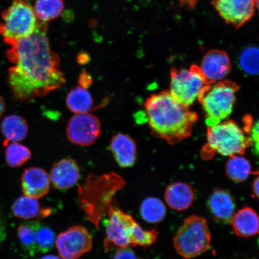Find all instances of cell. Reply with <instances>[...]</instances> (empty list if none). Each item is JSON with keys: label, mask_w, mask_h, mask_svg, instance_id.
<instances>
[{"label": "cell", "mask_w": 259, "mask_h": 259, "mask_svg": "<svg viewBox=\"0 0 259 259\" xmlns=\"http://www.w3.org/2000/svg\"><path fill=\"white\" fill-rule=\"evenodd\" d=\"M47 30V23L40 21L34 33L11 45L8 52L14 64L9 71L8 82L16 100L30 102L66 83L60 58L52 50Z\"/></svg>", "instance_id": "obj_1"}, {"label": "cell", "mask_w": 259, "mask_h": 259, "mask_svg": "<svg viewBox=\"0 0 259 259\" xmlns=\"http://www.w3.org/2000/svg\"><path fill=\"white\" fill-rule=\"evenodd\" d=\"M144 108L152 133L171 145L189 138L198 118L195 112L177 101L169 91L149 97Z\"/></svg>", "instance_id": "obj_2"}, {"label": "cell", "mask_w": 259, "mask_h": 259, "mask_svg": "<svg viewBox=\"0 0 259 259\" xmlns=\"http://www.w3.org/2000/svg\"><path fill=\"white\" fill-rule=\"evenodd\" d=\"M124 186V180L112 172L102 176L91 175L85 183L79 188V205L87 218L97 228L114 204L113 197Z\"/></svg>", "instance_id": "obj_3"}, {"label": "cell", "mask_w": 259, "mask_h": 259, "mask_svg": "<svg viewBox=\"0 0 259 259\" xmlns=\"http://www.w3.org/2000/svg\"><path fill=\"white\" fill-rule=\"evenodd\" d=\"M206 138V144L201 152L202 157L206 160L210 159L215 154L230 157L241 155L251 145L244 130L232 120L208 126Z\"/></svg>", "instance_id": "obj_4"}, {"label": "cell", "mask_w": 259, "mask_h": 259, "mask_svg": "<svg viewBox=\"0 0 259 259\" xmlns=\"http://www.w3.org/2000/svg\"><path fill=\"white\" fill-rule=\"evenodd\" d=\"M106 220V236L104 247L106 251L112 248H124L129 245H141L147 238V231L135 221L131 215L113 204Z\"/></svg>", "instance_id": "obj_5"}, {"label": "cell", "mask_w": 259, "mask_h": 259, "mask_svg": "<svg viewBox=\"0 0 259 259\" xmlns=\"http://www.w3.org/2000/svg\"><path fill=\"white\" fill-rule=\"evenodd\" d=\"M239 87L230 80H223L206 87L198 97L206 116V122L212 126L225 121L231 115Z\"/></svg>", "instance_id": "obj_6"}, {"label": "cell", "mask_w": 259, "mask_h": 259, "mask_svg": "<svg viewBox=\"0 0 259 259\" xmlns=\"http://www.w3.org/2000/svg\"><path fill=\"white\" fill-rule=\"evenodd\" d=\"M2 17L0 35L10 45L34 33L40 22L33 8L24 0H14L11 6L3 12Z\"/></svg>", "instance_id": "obj_7"}, {"label": "cell", "mask_w": 259, "mask_h": 259, "mask_svg": "<svg viewBox=\"0 0 259 259\" xmlns=\"http://www.w3.org/2000/svg\"><path fill=\"white\" fill-rule=\"evenodd\" d=\"M211 242L208 222L202 217L191 215L184 220L174 238V247L185 258H194L209 250Z\"/></svg>", "instance_id": "obj_8"}, {"label": "cell", "mask_w": 259, "mask_h": 259, "mask_svg": "<svg viewBox=\"0 0 259 259\" xmlns=\"http://www.w3.org/2000/svg\"><path fill=\"white\" fill-rule=\"evenodd\" d=\"M208 85L200 67L195 64L189 69H171L169 92L184 106L192 105Z\"/></svg>", "instance_id": "obj_9"}, {"label": "cell", "mask_w": 259, "mask_h": 259, "mask_svg": "<svg viewBox=\"0 0 259 259\" xmlns=\"http://www.w3.org/2000/svg\"><path fill=\"white\" fill-rule=\"evenodd\" d=\"M56 244L61 258L78 259L92 250L93 238L85 228L75 226L61 233Z\"/></svg>", "instance_id": "obj_10"}, {"label": "cell", "mask_w": 259, "mask_h": 259, "mask_svg": "<svg viewBox=\"0 0 259 259\" xmlns=\"http://www.w3.org/2000/svg\"><path fill=\"white\" fill-rule=\"evenodd\" d=\"M211 3L227 24L238 29L253 17L258 0H211Z\"/></svg>", "instance_id": "obj_11"}, {"label": "cell", "mask_w": 259, "mask_h": 259, "mask_svg": "<svg viewBox=\"0 0 259 259\" xmlns=\"http://www.w3.org/2000/svg\"><path fill=\"white\" fill-rule=\"evenodd\" d=\"M101 132V123L90 113L75 114L68 122L67 137L72 143L87 147L95 143Z\"/></svg>", "instance_id": "obj_12"}, {"label": "cell", "mask_w": 259, "mask_h": 259, "mask_svg": "<svg viewBox=\"0 0 259 259\" xmlns=\"http://www.w3.org/2000/svg\"><path fill=\"white\" fill-rule=\"evenodd\" d=\"M199 67L207 82L210 85L224 80L231 72L232 64L225 51L212 50L207 52L203 56Z\"/></svg>", "instance_id": "obj_13"}, {"label": "cell", "mask_w": 259, "mask_h": 259, "mask_svg": "<svg viewBox=\"0 0 259 259\" xmlns=\"http://www.w3.org/2000/svg\"><path fill=\"white\" fill-rule=\"evenodd\" d=\"M50 186V176L40 167L28 168L22 174V190L26 196L35 199L42 198L48 193Z\"/></svg>", "instance_id": "obj_14"}, {"label": "cell", "mask_w": 259, "mask_h": 259, "mask_svg": "<svg viewBox=\"0 0 259 259\" xmlns=\"http://www.w3.org/2000/svg\"><path fill=\"white\" fill-rule=\"evenodd\" d=\"M50 181L58 190H67L76 185L80 179V169L72 158H63L54 163L50 171Z\"/></svg>", "instance_id": "obj_15"}, {"label": "cell", "mask_w": 259, "mask_h": 259, "mask_svg": "<svg viewBox=\"0 0 259 259\" xmlns=\"http://www.w3.org/2000/svg\"><path fill=\"white\" fill-rule=\"evenodd\" d=\"M208 206L213 218L223 223H231L235 213L234 197L226 190L213 191L208 199Z\"/></svg>", "instance_id": "obj_16"}, {"label": "cell", "mask_w": 259, "mask_h": 259, "mask_svg": "<svg viewBox=\"0 0 259 259\" xmlns=\"http://www.w3.org/2000/svg\"><path fill=\"white\" fill-rule=\"evenodd\" d=\"M110 150L119 166L127 168L134 166L137 159V145L130 136L121 133L113 136Z\"/></svg>", "instance_id": "obj_17"}, {"label": "cell", "mask_w": 259, "mask_h": 259, "mask_svg": "<svg viewBox=\"0 0 259 259\" xmlns=\"http://www.w3.org/2000/svg\"><path fill=\"white\" fill-rule=\"evenodd\" d=\"M164 199L171 209L184 211L192 205L194 200V190L188 183H172L165 190Z\"/></svg>", "instance_id": "obj_18"}, {"label": "cell", "mask_w": 259, "mask_h": 259, "mask_svg": "<svg viewBox=\"0 0 259 259\" xmlns=\"http://www.w3.org/2000/svg\"><path fill=\"white\" fill-rule=\"evenodd\" d=\"M231 223L235 234L239 237L250 238L258 234V217L250 207H244L235 212Z\"/></svg>", "instance_id": "obj_19"}, {"label": "cell", "mask_w": 259, "mask_h": 259, "mask_svg": "<svg viewBox=\"0 0 259 259\" xmlns=\"http://www.w3.org/2000/svg\"><path fill=\"white\" fill-rule=\"evenodd\" d=\"M1 132L5 139L3 145L9 142H21L24 140L28 135V122L20 115L7 116L2 122Z\"/></svg>", "instance_id": "obj_20"}, {"label": "cell", "mask_w": 259, "mask_h": 259, "mask_svg": "<svg viewBox=\"0 0 259 259\" xmlns=\"http://www.w3.org/2000/svg\"><path fill=\"white\" fill-rule=\"evenodd\" d=\"M66 105L70 111L79 114L89 113L93 108L94 101L88 90L76 87L68 93Z\"/></svg>", "instance_id": "obj_21"}, {"label": "cell", "mask_w": 259, "mask_h": 259, "mask_svg": "<svg viewBox=\"0 0 259 259\" xmlns=\"http://www.w3.org/2000/svg\"><path fill=\"white\" fill-rule=\"evenodd\" d=\"M12 209L16 218L22 220H31L44 215V210L37 199L25 195L15 200Z\"/></svg>", "instance_id": "obj_22"}, {"label": "cell", "mask_w": 259, "mask_h": 259, "mask_svg": "<svg viewBox=\"0 0 259 259\" xmlns=\"http://www.w3.org/2000/svg\"><path fill=\"white\" fill-rule=\"evenodd\" d=\"M227 176L235 183L244 182L252 173L250 162L240 155L230 157L226 165Z\"/></svg>", "instance_id": "obj_23"}, {"label": "cell", "mask_w": 259, "mask_h": 259, "mask_svg": "<svg viewBox=\"0 0 259 259\" xmlns=\"http://www.w3.org/2000/svg\"><path fill=\"white\" fill-rule=\"evenodd\" d=\"M140 213L145 222L154 224L161 222L164 219L166 215V209L160 199L150 197L142 202Z\"/></svg>", "instance_id": "obj_24"}, {"label": "cell", "mask_w": 259, "mask_h": 259, "mask_svg": "<svg viewBox=\"0 0 259 259\" xmlns=\"http://www.w3.org/2000/svg\"><path fill=\"white\" fill-rule=\"evenodd\" d=\"M33 9L38 21L47 23L62 14L64 3L63 0H36Z\"/></svg>", "instance_id": "obj_25"}, {"label": "cell", "mask_w": 259, "mask_h": 259, "mask_svg": "<svg viewBox=\"0 0 259 259\" xmlns=\"http://www.w3.org/2000/svg\"><path fill=\"white\" fill-rule=\"evenodd\" d=\"M38 222L22 223L18 227L17 235L19 242L24 250L31 255L37 253L36 248V230Z\"/></svg>", "instance_id": "obj_26"}, {"label": "cell", "mask_w": 259, "mask_h": 259, "mask_svg": "<svg viewBox=\"0 0 259 259\" xmlns=\"http://www.w3.org/2000/svg\"><path fill=\"white\" fill-rule=\"evenodd\" d=\"M5 147L6 161L10 167H21L31 158L30 149L18 142H9Z\"/></svg>", "instance_id": "obj_27"}, {"label": "cell", "mask_w": 259, "mask_h": 259, "mask_svg": "<svg viewBox=\"0 0 259 259\" xmlns=\"http://www.w3.org/2000/svg\"><path fill=\"white\" fill-rule=\"evenodd\" d=\"M239 65L246 73L257 75L258 73V49L255 47L245 48L239 57Z\"/></svg>", "instance_id": "obj_28"}, {"label": "cell", "mask_w": 259, "mask_h": 259, "mask_svg": "<svg viewBox=\"0 0 259 259\" xmlns=\"http://www.w3.org/2000/svg\"><path fill=\"white\" fill-rule=\"evenodd\" d=\"M56 236L50 227L38 222L36 230V248L37 252H47L53 248Z\"/></svg>", "instance_id": "obj_29"}, {"label": "cell", "mask_w": 259, "mask_h": 259, "mask_svg": "<svg viewBox=\"0 0 259 259\" xmlns=\"http://www.w3.org/2000/svg\"><path fill=\"white\" fill-rule=\"evenodd\" d=\"M113 259H139L135 252L129 247L119 248Z\"/></svg>", "instance_id": "obj_30"}, {"label": "cell", "mask_w": 259, "mask_h": 259, "mask_svg": "<svg viewBox=\"0 0 259 259\" xmlns=\"http://www.w3.org/2000/svg\"><path fill=\"white\" fill-rule=\"evenodd\" d=\"M7 232V225L4 212L0 207V247L5 241Z\"/></svg>", "instance_id": "obj_31"}, {"label": "cell", "mask_w": 259, "mask_h": 259, "mask_svg": "<svg viewBox=\"0 0 259 259\" xmlns=\"http://www.w3.org/2000/svg\"><path fill=\"white\" fill-rule=\"evenodd\" d=\"M78 83L79 85V87H81V88L87 90V89L89 88V87L92 85V77L89 73H87L86 71H83L80 74Z\"/></svg>", "instance_id": "obj_32"}, {"label": "cell", "mask_w": 259, "mask_h": 259, "mask_svg": "<svg viewBox=\"0 0 259 259\" xmlns=\"http://www.w3.org/2000/svg\"><path fill=\"white\" fill-rule=\"evenodd\" d=\"M180 2L181 5L183 6H185V7L190 10H193L196 7L198 0H180Z\"/></svg>", "instance_id": "obj_33"}, {"label": "cell", "mask_w": 259, "mask_h": 259, "mask_svg": "<svg viewBox=\"0 0 259 259\" xmlns=\"http://www.w3.org/2000/svg\"><path fill=\"white\" fill-rule=\"evenodd\" d=\"M258 177L255 178L253 184H252V192L254 193V196L256 198L258 197Z\"/></svg>", "instance_id": "obj_34"}, {"label": "cell", "mask_w": 259, "mask_h": 259, "mask_svg": "<svg viewBox=\"0 0 259 259\" xmlns=\"http://www.w3.org/2000/svg\"><path fill=\"white\" fill-rule=\"evenodd\" d=\"M6 104L5 100L3 99V97L0 96V119L2 117L3 114L5 112Z\"/></svg>", "instance_id": "obj_35"}, {"label": "cell", "mask_w": 259, "mask_h": 259, "mask_svg": "<svg viewBox=\"0 0 259 259\" xmlns=\"http://www.w3.org/2000/svg\"><path fill=\"white\" fill-rule=\"evenodd\" d=\"M40 259H61L59 257L55 255H46L42 257Z\"/></svg>", "instance_id": "obj_36"}]
</instances>
